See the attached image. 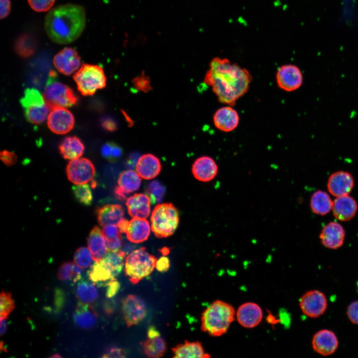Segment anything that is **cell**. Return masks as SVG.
Returning <instances> with one entry per match:
<instances>
[{
	"label": "cell",
	"mask_w": 358,
	"mask_h": 358,
	"mask_svg": "<svg viewBox=\"0 0 358 358\" xmlns=\"http://www.w3.org/2000/svg\"><path fill=\"white\" fill-rule=\"evenodd\" d=\"M252 76L245 68L226 58H214L204 78L219 102L234 106L248 90Z\"/></svg>",
	"instance_id": "obj_1"
},
{
	"label": "cell",
	"mask_w": 358,
	"mask_h": 358,
	"mask_svg": "<svg viewBox=\"0 0 358 358\" xmlns=\"http://www.w3.org/2000/svg\"><path fill=\"white\" fill-rule=\"evenodd\" d=\"M86 22L85 8L79 5H58L46 14L45 30L50 40L59 44L73 42L84 31Z\"/></svg>",
	"instance_id": "obj_2"
},
{
	"label": "cell",
	"mask_w": 358,
	"mask_h": 358,
	"mask_svg": "<svg viewBox=\"0 0 358 358\" xmlns=\"http://www.w3.org/2000/svg\"><path fill=\"white\" fill-rule=\"evenodd\" d=\"M236 318V310L230 304L220 300L213 302L202 313L201 329L211 336L226 333Z\"/></svg>",
	"instance_id": "obj_3"
},
{
	"label": "cell",
	"mask_w": 358,
	"mask_h": 358,
	"mask_svg": "<svg viewBox=\"0 0 358 358\" xmlns=\"http://www.w3.org/2000/svg\"><path fill=\"white\" fill-rule=\"evenodd\" d=\"M157 259L142 247L132 252L125 260L124 272L133 284L150 274L156 267Z\"/></svg>",
	"instance_id": "obj_4"
},
{
	"label": "cell",
	"mask_w": 358,
	"mask_h": 358,
	"mask_svg": "<svg viewBox=\"0 0 358 358\" xmlns=\"http://www.w3.org/2000/svg\"><path fill=\"white\" fill-rule=\"evenodd\" d=\"M57 74L51 71L43 92L46 105L50 110L58 107H69L76 105L78 97L68 86L57 81Z\"/></svg>",
	"instance_id": "obj_5"
},
{
	"label": "cell",
	"mask_w": 358,
	"mask_h": 358,
	"mask_svg": "<svg viewBox=\"0 0 358 358\" xmlns=\"http://www.w3.org/2000/svg\"><path fill=\"white\" fill-rule=\"evenodd\" d=\"M151 221L152 230L157 237H168L178 226V210L172 203L159 204L152 212Z\"/></svg>",
	"instance_id": "obj_6"
},
{
	"label": "cell",
	"mask_w": 358,
	"mask_h": 358,
	"mask_svg": "<svg viewBox=\"0 0 358 358\" xmlns=\"http://www.w3.org/2000/svg\"><path fill=\"white\" fill-rule=\"evenodd\" d=\"M78 90L85 96L93 95L97 90L106 86V78L103 69L99 66L83 64L74 75Z\"/></svg>",
	"instance_id": "obj_7"
},
{
	"label": "cell",
	"mask_w": 358,
	"mask_h": 358,
	"mask_svg": "<svg viewBox=\"0 0 358 358\" xmlns=\"http://www.w3.org/2000/svg\"><path fill=\"white\" fill-rule=\"evenodd\" d=\"M66 172L68 179L76 184L92 181L95 174L93 163L87 158L72 160L67 165Z\"/></svg>",
	"instance_id": "obj_8"
},
{
	"label": "cell",
	"mask_w": 358,
	"mask_h": 358,
	"mask_svg": "<svg viewBox=\"0 0 358 358\" xmlns=\"http://www.w3.org/2000/svg\"><path fill=\"white\" fill-rule=\"evenodd\" d=\"M122 311L128 327L137 325L145 318L147 313L146 305L139 297L130 294L122 302Z\"/></svg>",
	"instance_id": "obj_9"
},
{
	"label": "cell",
	"mask_w": 358,
	"mask_h": 358,
	"mask_svg": "<svg viewBox=\"0 0 358 358\" xmlns=\"http://www.w3.org/2000/svg\"><path fill=\"white\" fill-rule=\"evenodd\" d=\"M299 306L302 312L311 318L322 315L327 307L326 296L322 292L313 290L306 292L300 298Z\"/></svg>",
	"instance_id": "obj_10"
},
{
	"label": "cell",
	"mask_w": 358,
	"mask_h": 358,
	"mask_svg": "<svg viewBox=\"0 0 358 358\" xmlns=\"http://www.w3.org/2000/svg\"><path fill=\"white\" fill-rule=\"evenodd\" d=\"M278 87L286 91H292L299 89L303 83V75L300 69L292 64L281 66L276 74Z\"/></svg>",
	"instance_id": "obj_11"
},
{
	"label": "cell",
	"mask_w": 358,
	"mask_h": 358,
	"mask_svg": "<svg viewBox=\"0 0 358 358\" xmlns=\"http://www.w3.org/2000/svg\"><path fill=\"white\" fill-rule=\"evenodd\" d=\"M75 118L73 114L65 107H58L51 109L47 117V125L53 132L65 134L74 127Z\"/></svg>",
	"instance_id": "obj_12"
},
{
	"label": "cell",
	"mask_w": 358,
	"mask_h": 358,
	"mask_svg": "<svg viewBox=\"0 0 358 358\" xmlns=\"http://www.w3.org/2000/svg\"><path fill=\"white\" fill-rule=\"evenodd\" d=\"M263 312L261 307L257 303L247 302L241 304L236 311V319L242 327L252 329L261 322Z\"/></svg>",
	"instance_id": "obj_13"
},
{
	"label": "cell",
	"mask_w": 358,
	"mask_h": 358,
	"mask_svg": "<svg viewBox=\"0 0 358 358\" xmlns=\"http://www.w3.org/2000/svg\"><path fill=\"white\" fill-rule=\"evenodd\" d=\"M53 62L59 72L70 75L80 66L81 58L75 49L66 47L54 56Z\"/></svg>",
	"instance_id": "obj_14"
},
{
	"label": "cell",
	"mask_w": 358,
	"mask_h": 358,
	"mask_svg": "<svg viewBox=\"0 0 358 358\" xmlns=\"http://www.w3.org/2000/svg\"><path fill=\"white\" fill-rule=\"evenodd\" d=\"M140 176L133 170L122 172L119 176L118 185L115 187V196L119 200L127 199L128 195L137 190L141 183Z\"/></svg>",
	"instance_id": "obj_15"
},
{
	"label": "cell",
	"mask_w": 358,
	"mask_h": 358,
	"mask_svg": "<svg viewBox=\"0 0 358 358\" xmlns=\"http://www.w3.org/2000/svg\"><path fill=\"white\" fill-rule=\"evenodd\" d=\"M354 185V179L351 174L347 172L339 171L330 176L327 187L330 193L337 197L348 195Z\"/></svg>",
	"instance_id": "obj_16"
},
{
	"label": "cell",
	"mask_w": 358,
	"mask_h": 358,
	"mask_svg": "<svg viewBox=\"0 0 358 358\" xmlns=\"http://www.w3.org/2000/svg\"><path fill=\"white\" fill-rule=\"evenodd\" d=\"M336 335L328 330H322L313 336L312 345L313 350L318 354L327 356L333 354L338 347Z\"/></svg>",
	"instance_id": "obj_17"
},
{
	"label": "cell",
	"mask_w": 358,
	"mask_h": 358,
	"mask_svg": "<svg viewBox=\"0 0 358 358\" xmlns=\"http://www.w3.org/2000/svg\"><path fill=\"white\" fill-rule=\"evenodd\" d=\"M143 349L144 354L149 358H161L166 352V342L155 326H150L148 328L147 339L143 343Z\"/></svg>",
	"instance_id": "obj_18"
},
{
	"label": "cell",
	"mask_w": 358,
	"mask_h": 358,
	"mask_svg": "<svg viewBox=\"0 0 358 358\" xmlns=\"http://www.w3.org/2000/svg\"><path fill=\"white\" fill-rule=\"evenodd\" d=\"M215 127L221 131L228 132L234 130L239 123V115L232 106L218 109L213 117Z\"/></svg>",
	"instance_id": "obj_19"
},
{
	"label": "cell",
	"mask_w": 358,
	"mask_h": 358,
	"mask_svg": "<svg viewBox=\"0 0 358 358\" xmlns=\"http://www.w3.org/2000/svg\"><path fill=\"white\" fill-rule=\"evenodd\" d=\"M218 166L211 157L206 156L197 158L192 166V172L196 179L202 182L213 180L218 174Z\"/></svg>",
	"instance_id": "obj_20"
},
{
	"label": "cell",
	"mask_w": 358,
	"mask_h": 358,
	"mask_svg": "<svg viewBox=\"0 0 358 358\" xmlns=\"http://www.w3.org/2000/svg\"><path fill=\"white\" fill-rule=\"evenodd\" d=\"M345 236L343 227L338 223L331 222L323 228L320 239L325 247L336 249L343 245Z\"/></svg>",
	"instance_id": "obj_21"
},
{
	"label": "cell",
	"mask_w": 358,
	"mask_h": 358,
	"mask_svg": "<svg viewBox=\"0 0 358 358\" xmlns=\"http://www.w3.org/2000/svg\"><path fill=\"white\" fill-rule=\"evenodd\" d=\"M358 209L356 200L348 195L337 197L333 202L332 210L334 216L342 221L352 219Z\"/></svg>",
	"instance_id": "obj_22"
},
{
	"label": "cell",
	"mask_w": 358,
	"mask_h": 358,
	"mask_svg": "<svg viewBox=\"0 0 358 358\" xmlns=\"http://www.w3.org/2000/svg\"><path fill=\"white\" fill-rule=\"evenodd\" d=\"M74 323L79 328L88 330L93 328L97 320V315L90 304L79 302L73 314Z\"/></svg>",
	"instance_id": "obj_23"
},
{
	"label": "cell",
	"mask_w": 358,
	"mask_h": 358,
	"mask_svg": "<svg viewBox=\"0 0 358 358\" xmlns=\"http://www.w3.org/2000/svg\"><path fill=\"white\" fill-rule=\"evenodd\" d=\"M150 203L151 200L148 195L136 193L127 199L126 205L130 216L146 218L150 213Z\"/></svg>",
	"instance_id": "obj_24"
},
{
	"label": "cell",
	"mask_w": 358,
	"mask_h": 358,
	"mask_svg": "<svg viewBox=\"0 0 358 358\" xmlns=\"http://www.w3.org/2000/svg\"><path fill=\"white\" fill-rule=\"evenodd\" d=\"M89 279L97 286H107L116 279L111 269L102 260L95 262L88 271Z\"/></svg>",
	"instance_id": "obj_25"
},
{
	"label": "cell",
	"mask_w": 358,
	"mask_h": 358,
	"mask_svg": "<svg viewBox=\"0 0 358 358\" xmlns=\"http://www.w3.org/2000/svg\"><path fill=\"white\" fill-rule=\"evenodd\" d=\"M136 169L140 177L145 179H150L159 175L161 165L157 157L151 154H146L138 159Z\"/></svg>",
	"instance_id": "obj_26"
},
{
	"label": "cell",
	"mask_w": 358,
	"mask_h": 358,
	"mask_svg": "<svg viewBox=\"0 0 358 358\" xmlns=\"http://www.w3.org/2000/svg\"><path fill=\"white\" fill-rule=\"evenodd\" d=\"M149 222L145 218H133L129 222L126 231L127 239L139 243L147 240L150 234Z\"/></svg>",
	"instance_id": "obj_27"
},
{
	"label": "cell",
	"mask_w": 358,
	"mask_h": 358,
	"mask_svg": "<svg viewBox=\"0 0 358 358\" xmlns=\"http://www.w3.org/2000/svg\"><path fill=\"white\" fill-rule=\"evenodd\" d=\"M97 221L101 226L109 224L117 225L123 218L124 210L120 204H107L96 209Z\"/></svg>",
	"instance_id": "obj_28"
},
{
	"label": "cell",
	"mask_w": 358,
	"mask_h": 358,
	"mask_svg": "<svg viewBox=\"0 0 358 358\" xmlns=\"http://www.w3.org/2000/svg\"><path fill=\"white\" fill-rule=\"evenodd\" d=\"M89 249L95 261H101L107 254L105 239L101 231L95 226L90 231L87 239Z\"/></svg>",
	"instance_id": "obj_29"
},
{
	"label": "cell",
	"mask_w": 358,
	"mask_h": 358,
	"mask_svg": "<svg viewBox=\"0 0 358 358\" xmlns=\"http://www.w3.org/2000/svg\"><path fill=\"white\" fill-rule=\"evenodd\" d=\"M174 357L176 358H208L210 355L205 352L199 342L185 341L183 343L179 344L172 349Z\"/></svg>",
	"instance_id": "obj_30"
},
{
	"label": "cell",
	"mask_w": 358,
	"mask_h": 358,
	"mask_svg": "<svg viewBox=\"0 0 358 358\" xmlns=\"http://www.w3.org/2000/svg\"><path fill=\"white\" fill-rule=\"evenodd\" d=\"M59 148L62 156L68 160L79 158L85 151L83 143L76 136L65 137L60 143Z\"/></svg>",
	"instance_id": "obj_31"
},
{
	"label": "cell",
	"mask_w": 358,
	"mask_h": 358,
	"mask_svg": "<svg viewBox=\"0 0 358 358\" xmlns=\"http://www.w3.org/2000/svg\"><path fill=\"white\" fill-rule=\"evenodd\" d=\"M310 206L314 213L324 215L332 209L333 201L326 192L318 190L311 197Z\"/></svg>",
	"instance_id": "obj_32"
},
{
	"label": "cell",
	"mask_w": 358,
	"mask_h": 358,
	"mask_svg": "<svg viewBox=\"0 0 358 358\" xmlns=\"http://www.w3.org/2000/svg\"><path fill=\"white\" fill-rule=\"evenodd\" d=\"M93 283L87 281L79 282L76 288V295L80 302L90 304L98 298V291Z\"/></svg>",
	"instance_id": "obj_33"
},
{
	"label": "cell",
	"mask_w": 358,
	"mask_h": 358,
	"mask_svg": "<svg viewBox=\"0 0 358 358\" xmlns=\"http://www.w3.org/2000/svg\"><path fill=\"white\" fill-rule=\"evenodd\" d=\"M36 45V40L32 36L24 34L16 39L14 49L19 56L27 58L34 53Z\"/></svg>",
	"instance_id": "obj_34"
},
{
	"label": "cell",
	"mask_w": 358,
	"mask_h": 358,
	"mask_svg": "<svg viewBox=\"0 0 358 358\" xmlns=\"http://www.w3.org/2000/svg\"><path fill=\"white\" fill-rule=\"evenodd\" d=\"M125 253L122 250L109 252L102 260L111 268L116 277L122 270L125 262Z\"/></svg>",
	"instance_id": "obj_35"
},
{
	"label": "cell",
	"mask_w": 358,
	"mask_h": 358,
	"mask_svg": "<svg viewBox=\"0 0 358 358\" xmlns=\"http://www.w3.org/2000/svg\"><path fill=\"white\" fill-rule=\"evenodd\" d=\"M50 109L45 103L44 105L32 106L24 108V116L27 120L33 124L43 122Z\"/></svg>",
	"instance_id": "obj_36"
},
{
	"label": "cell",
	"mask_w": 358,
	"mask_h": 358,
	"mask_svg": "<svg viewBox=\"0 0 358 358\" xmlns=\"http://www.w3.org/2000/svg\"><path fill=\"white\" fill-rule=\"evenodd\" d=\"M20 102L24 109L45 104L43 96L34 88L26 89L24 92L23 96L20 100Z\"/></svg>",
	"instance_id": "obj_37"
},
{
	"label": "cell",
	"mask_w": 358,
	"mask_h": 358,
	"mask_svg": "<svg viewBox=\"0 0 358 358\" xmlns=\"http://www.w3.org/2000/svg\"><path fill=\"white\" fill-rule=\"evenodd\" d=\"M72 191L76 200L85 206H90L92 201L91 190L89 184H81L73 186Z\"/></svg>",
	"instance_id": "obj_38"
},
{
	"label": "cell",
	"mask_w": 358,
	"mask_h": 358,
	"mask_svg": "<svg viewBox=\"0 0 358 358\" xmlns=\"http://www.w3.org/2000/svg\"><path fill=\"white\" fill-rule=\"evenodd\" d=\"M165 186L158 180H154L149 183L146 189L148 195L153 203L161 202L165 193Z\"/></svg>",
	"instance_id": "obj_39"
},
{
	"label": "cell",
	"mask_w": 358,
	"mask_h": 358,
	"mask_svg": "<svg viewBox=\"0 0 358 358\" xmlns=\"http://www.w3.org/2000/svg\"><path fill=\"white\" fill-rule=\"evenodd\" d=\"M89 249L85 247L79 248L74 256L75 264L82 268H86L91 266L93 258L91 256Z\"/></svg>",
	"instance_id": "obj_40"
},
{
	"label": "cell",
	"mask_w": 358,
	"mask_h": 358,
	"mask_svg": "<svg viewBox=\"0 0 358 358\" xmlns=\"http://www.w3.org/2000/svg\"><path fill=\"white\" fill-rule=\"evenodd\" d=\"M15 307L14 302L10 293L2 291L0 297V317L7 318Z\"/></svg>",
	"instance_id": "obj_41"
},
{
	"label": "cell",
	"mask_w": 358,
	"mask_h": 358,
	"mask_svg": "<svg viewBox=\"0 0 358 358\" xmlns=\"http://www.w3.org/2000/svg\"><path fill=\"white\" fill-rule=\"evenodd\" d=\"M58 279L61 281L73 280L74 277L73 263L70 262L63 263L57 271Z\"/></svg>",
	"instance_id": "obj_42"
},
{
	"label": "cell",
	"mask_w": 358,
	"mask_h": 358,
	"mask_svg": "<svg viewBox=\"0 0 358 358\" xmlns=\"http://www.w3.org/2000/svg\"><path fill=\"white\" fill-rule=\"evenodd\" d=\"M132 82L135 88L140 91L148 92L152 89L150 79L144 72L135 77Z\"/></svg>",
	"instance_id": "obj_43"
},
{
	"label": "cell",
	"mask_w": 358,
	"mask_h": 358,
	"mask_svg": "<svg viewBox=\"0 0 358 358\" xmlns=\"http://www.w3.org/2000/svg\"><path fill=\"white\" fill-rule=\"evenodd\" d=\"M31 8L37 12L49 10L53 6L55 0H27Z\"/></svg>",
	"instance_id": "obj_44"
},
{
	"label": "cell",
	"mask_w": 358,
	"mask_h": 358,
	"mask_svg": "<svg viewBox=\"0 0 358 358\" xmlns=\"http://www.w3.org/2000/svg\"><path fill=\"white\" fill-rule=\"evenodd\" d=\"M101 232L105 239H113L121 235V232L118 226L115 224L104 226Z\"/></svg>",
	"instance_id": "obj_45"
},
{
	"label": "cell",
	"mask_w": 358,
	"mask_h": 358,
	"mask_svg": "<svg viewBox=\"0 0 358 358\" xmlns=\"http://www.w3.org/2000/svg\"><path fill=\"white\" fill-rule=\"evenodd\" d=\"M347 314L352 323L358 324V300L353 302L349 305Z\"/></svg>",
	"instance_id": "obj_46"
},
{
	"label": "cell",
	"mask_w": 358,
	"mask_h": 358,
	"mask_svg": "<svg viewBox=\"0 0 358 358\" xmlns=\"http://www.w3.org/2000/svg\"><path fill=\"white\" fill-rule=\"evenodd\" d=\"M0 158L6 166H11L15 164L17 161V156L13 152L3 150L0 152Z\"/></svg>",
	"instance_id": "obj_47"
},
{
	"label": "cell",
	"mask_w": 358,
	"mask_h": 358,
	"mask_svg": "<svg viewBox=\"0 0 358 358\" xmlns=\"http://www.w3.org/2000/svg\"><path fill=\"white\" fill-rule=\"evenodd\" d=\"M102 127L107 131L112 132L117 128V124L114 119L110 116H105L100 120Z\"/></svg>",
	"instance_id": "obj_48"
},
{
	"label": "cell",
	"mask_w": 358,
	"mask_h": 358,
	"mask_svg": "<svg viewBox=\"0 0 358 358\" xmlns=\"http://www.w3.org/2000/svg\"><path fill=\"white\" fill-rule=\"evenodd\" d=\"M107 248L109 252H115L119 250L122 243L121 235L110 239H105Z\"/></svg>",
	"instance_id": "obj_49"
},
{
	"label": "cell",
	"mask_w": 358,
	"mask_h": 358,
	"mask_svg": "<svg viewBox=\"0 0 358 358\" xmlns=\"http://www.w3.org/2000/svg\"><path fill=\"white\" fill-rule=\"evenodd\" d=\"M106 296L110 298L114 296L119 291L120 288V283L116 279L111 281L107 286Z\"/></svg>",
	"instance_id": "obj_50"
},
{
	"label": "cell",
	"mask_w": 358,
	"mask_h": 358,
	"mask_svg": "<svg viewBox=\"0 0 358 358\" xmlns=\"http://www.w3.org/2000/svg\"><path fill=\"white\" fill-rule=\"evenodd\" d=\"M124 351L118 348L113 347L108 349L103 355V358H124L125 357Z\"/></svg>",
	"instance_id": "obj_51"
},
{
	"label": "cell",
	"mask_w": 358,
	"mask_h": 358,
	"mask_svg": "<svg viewBox=\"0 0 358 358\" xmlns=\"http://www.w3.org/2000/svg\"><path fill=\"white\" fill-rule=\"evenodd\" d=\"M170 267L169 259L165 256L161 257L157 261L156 264V269L161 272L168 271Z\"/></svg>",
	"instance_id": "obj_52"
},
{
	"label": "cell",
	"mask_w": 358,
	"mask_h": 358,
	"mask_svg": "<svg viewBox=\"0 0 358 358\" xmlns=\"http://www.w3.org/2000/svg\"><path fill=\"white\" fill-rule=\"evenodd\" d=\"M0 17L1 19H3L9 14L11 3L9 0H0Z\"/></svg>",
	"instance_id": "obj_53"
},
{
	"label": "cell",
	"mask_w": 358,
	"mask_h": 358,
	"mask_svg": "<svg viewBox=\"0 0 358 358\" xmlns=\"http://www.w3.org/2000/svg\"><path fill=\"white\" fill-rule=\"evenodd\" d=\"M122 154V150L115 143H112L110 161L114 162L118 159Z\"/></svg>",
	"instance_id": "obj_54"
},
{
	"label": "cell",
	"mask_w": 358,
	"mask_h": 358,
	"mask_svg": "<svg viewBox=\"0 0 358 358\" xmlns=\"http://www.w3.org/2000/svg\"><path fill=\"white\" fill-rule=\"evenodd\" d=\"M112 145V142H108L104 144L101 149V153L102 156L109 161L111 157Z\"/></svg>",
	"instance_id": "obj_55"
},
{
	"label": "cell",
	"mask_w": 358,
	"mask_h": 358,
	"mask_svg": "<svg viewBox=\"0 0 358 358\" xmlns=\"http://www.w3.org/2000/svg\"><path fill=\"white\" fill-rule=\"evenodd\" d=\"M82 268L79 267L76 264L73 263V271H74V277L73 279V282L76 283L78 281L81 280L82 277L83 270Z\"/></svg>",
	"instance_id": "obj_56"
},
{
	"label": "cell",
	"mask_w": 358,
	"mask_h": 358,
	"mask_svg": "<svg viewBox=\"0 0 358 358\" xmlns=\"http://www.w3.org/2000/svg\"><path fill=\"white\" fill-rule=\"evenodd\" d=\"M128 221L125 218L122 219L117 224V226L121 233H125L127 226L128 224Z\"/></svg>",
	"instance_id": "obj_57"
},
{
	"label": "cell",
	"mask_w": 358,
	"mask_h": 358,
	"mask_svg": "<svg viewBox=\"0 0 358 358\" xmlns=\"http://www.w3.org/2000/svg\"><path fill=\"white\" fill-rule=\"evenodd\" d=\"M6 319L3 317H0V335H3L7 331V322Z\"/></svg>",
	"instance_id": "obj_58"
},
{
	"label": "cell",
	"mask_w": 358,
	"mask_h": 358,
	"mask_svg": "<svg viewBox=\"0 0 358 358\" xmlns=\"http://www.w3.org/2000/svg\"><path fill=\"white\" fill-rule=\"evenodd\" d=\"M160 251H161V252L162 253V254H163V255H166L168 254V253L169 252V250H168V248H163V249H162V250H161Z\"/></svg>",
	"instance_id": "obj_59"
},
{
	"label": "cell",
	"mask_w": 358,
	"mask_h": 358,
	"mask_svg": "<svg viewBox=\"0 0 358 358\" xmlns=\"http://www.w3.org/2000/svg\"><path fill=\"white\" fill-rule=\"evenodd\" d=\"M50 358H61L62 357L60 355H59L58 354H56L53 356H50Z\"/></svg>",
	"instance_id": "obj_60"
}]
</instances>
